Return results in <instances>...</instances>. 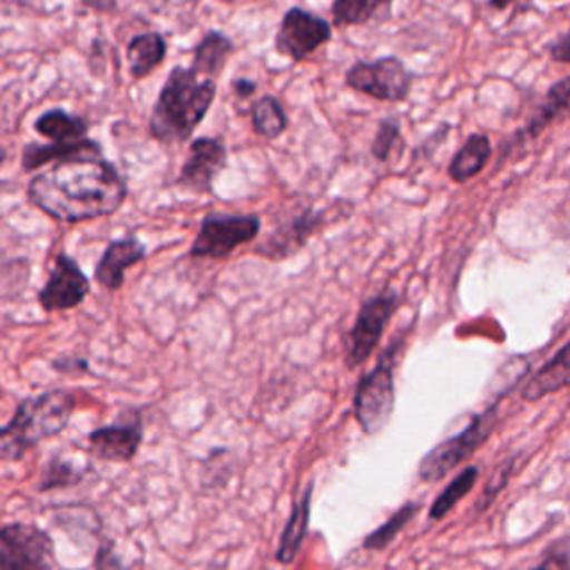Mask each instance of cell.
Listing matches in <instances>:
<instances>
[{"instance_id":"6da1fadb","label":"cell","mask_w":570,"mask_h":570,"mask_svg":"<svg viewBox=\"0 0 570 570\" xmlns=\"http://www.w3.org/2000/svg\"><path fill=\"white\" fill-rule=\"evenodd\" d=\"M27 198L53 220L82 223L118 212L127 198V183L102 154H80L31 176Z\"/></svg>"},{"instance_id":"7a4b0ae2","label":"cell","mask_w":570,"mask_h":570,"mask_svg":"<svg viewBox=\"0 0 570 570\" xmlns=\"http://www.w3.org/2000/svg\"><path fill=\"white\" fill-rule=\"evenodd\" d=\"M214 98V78H203L191 67H171L149 111V136L165 145L191 140L196 127L212 109Z\"/></svg>"},{"instance_id":"3957f363","label":"cell","mask_w":570,"mask_h":570,"mask_svg":"<svg viewBox=\"0 0 570 570\" xmlns=\"http://www.w3.org/2000/svg\"><path fill=\"white\" fill-rule=\"evenodd\" d=\"M76 407V394L53 387L18 403L9 423L0 428V459L18 461L38 443L60 434Z\"/></svg>"},{"instance_id":"277c9868","label":"cell","mask_w":570,"mask_h":570,"mask_svg":"<svg viewBox=\"0 0 570 570\" xmlns=\"http://www.w3.org/2000/svg\"><path fill=\"white\" fill-rule=\"evenodd\" d=\"M401 343L403 338H396L394 343H390L379 356L376 365L370 372H365L354 387V396H352L354 419L358 421L361 430L367 436L381 434L392 419L394 401H396L394 363H396Z\"/></svg>"},{"instance_id":"5b68a950","label":"cell","mask_w":570,"mask_h":570,"mask_svg":"<svg viewBox=\"0 0 570 570\" xmlns=\"http://www.w3.org/2000/svg\"><path fill=\"white\" fill-rule=\"evenodd\" d=\"M352 207H354L352 200H334L325 209H314V207L305 205L289 218L281 220L267 234L265 240H258L254 245V252L274 263L287 261V258L296 256L314 234H318L325 225H330V220H334L336 214L347 216V214H341V209L352 212Z\"/></svg>"},{"instance_id":"8992f818","label":"cell","mask_w":570,"mask_h":570,"mask_svg":"<svg viewBox=\"0 0 570 570\" xmlns=\"http://www.w3.org/2000/svg\"><path fill=\"white\" fill-rule=\"evenodd\" d=\"M261 227L258 214L207 212L189 245V258H229L238 247L254 243L261 236Z\"/></svg>"},{"instance_id":"52a82bcc","label":"cell","mask_w":570,"mask_h":570,"mask_svg":"<svg viewBox=\"0 0 570 570\" xmlns=\"http://www.w3.org/2000/svg\"><path fill=\"white\" fill-rule=\"evenodd\" d=\"M499 403H492L483 412H479L461 432L434 445L419 463V479L425 483H436L454 468H459L468 456H472L481 443L488 441L497 425Z\"/></svg>"},{"instance_id":"ba28073f","label":"cell","mask_w":570,"mask_h":570,"mask_svg":"<svg viewBox=\"0 0 570 570\" xmlns=\"http://www.w3.org/2000/svg\"><path fill=\"white\" fill-rule=\"evenodd\" d=\"M414 73L399 56H379L374 60H356L345 71V85L363 96L381 102H403L410 96Z\"/></svg>"},{"instance_id":"9c48e42d","label":"cell","mask_w":570,"mask_h":570,"mask_svg":"<svg viewBox=\"0 0 570 570\" xmlns=\"http://www.w3.org/2000/svg\"><path fill=\"white\" fill-rule=\"evenodd\" d=\"M399 305L401 296L394 289H385L361 303L345 336V365L350 370L363 365L372 356Z\"/></svg>"},{"instance_id":"30bf717a","label":"cell","mask_w":570,"mask_h":570,"mask_svg":"<svg viewBox=\"0 0 570 570\" xmlns=\"http://www.w3.org/2000/svg\"><path fill=\"white\" fill-rule=\"evenodd\" d=\"M53 541L36 523L0 525V570H53Z\"/></svg>"},{"instance_id":"8fae6325","label":"cell","mask_w":570,"mask_h":570,"mask_svg":"<svg viewBox=\"0 0 570 570\" xmlns=\"http://www.w3.org/2000/svg\"><path fill=\"white\" fill-rule=\"evenodd\" d=\"M332 40V24L318 13L303 7H289L274 33L276 53L292 62H301Z\"/></svg>"},{"instance_id":"7c38bea8","label":"cell","mask_w":570,"mask_h":570,"mask_svg":"<svg viewBox=\"0 0 570 570\" xmlns=\"http://www.w3.org/2000/svg\"><path fill=\"white\" fill-rule=\"evenodd\" d=\"M91 292L89 276L67 252H58L47 283L38 292V305L45 312H67L78 307Z\"/></svg>"},{"instance_id":"4fadbf2b","label":"cell","mask_w":570,"mask_h":570,"mask_svg":"<svg viewBox=\"0 0 570 570\" xmlns=\"http://www.w3.org/2000/svg\"><path fill=\"white\" fill-rule=\"evenodd\" d=\"M227 167V147L218 136H198L189 140L187 158L176 176V185L196 194H212L214 180Z\"/></svg>"},{"instance_id":"5bb4252c","label":"cell","mask_w":570,"mask_h":570,"mask_svg":"<svg viewBox=\"0 0 570 570\" xmlns=\"http://www.w3.org/2000/svg\"><path fill=\"white\" fill-rule=\"evenodd\" d=\"M89 452L100 461L127 463L142 443V416L138 410L122 412L114 423L100 425L87 434Z\"/></svg>"},{"instance_id":"9a60e30c","label":"cell","mask_w":570,"mask_h":570,"mask_svg":"<svg viewBox=\"0 0 570 570\" xmlns=\"http://www.w3.org/2000/svg\"><path fill=\"white\" fill-rule=\"evenodd\" d=\"M147 258V247L145 243L134 236H120L107 243L102 249L96 267H94V278L100 287L109 292H118L125 285V272Z\"/></svg>"},{"instance_id":"2e32d148","label":"cell","mask_w":570,"mask_h":570,"mask_svg":"<svg viewBox=\"0 0 570 570\" xmlns=\"http://www.w3.org/2000/svg\"><path fill=\"white\" fill-rule=\"evenodd\" d=\"M127 69L134 80H142L154 73L167 58V40L160 31H140L129 38L125 47Z\"/></svg>"},{"instance_id":"e0dca14e","label":"cell","mask_w":570,"mask_h":570,"mask_svg":"<svg viewBox=\"0 0 570 570\" xmlns=\"http://www.w3.org/2000/svg\"><path fill=\"white\" fill-rule=\"evenodd\" d=\"M492 158V142L485 131H472L448 163V176L461 185L479 176Z\"/></svg>"},{"instance_id":"ac0fdd59","label":"cell","mask_w":570,"mask_h":570,"mask_svg":"<svg viewBox=\"0 0 570 570\" xmlns=\"http://www.w3.org/2000/svg\"><path fill=\"white\" fill-rule=\"evenodd\" d=\"M312 490L314 485L307 483L303 494L294 501L292 512L283 525L278 548H276V561L278 563H292L303 546V539L309 530V514H312Z\"/></svg>"},{"instance_id":"d6986e66","label":"cell","mask_w":570,"mask_h":570,"mask_svg":"<svg viewBox=\"0 0 570 570\" xmlns=\"http://www.w3.org/2000/svg\"><path fill=\"white\" fill-rule=\"evenodd\" d=\"M100 142L94 138H80V140H67V142H29L22 149L20 167L24 171H36L45 165H51L56 160L80 156V154H100Z\"/></svg>"},{"instance_id":"ffe728a7","label":"cell","mask_w":570,"mask_h":570,"mask_svg":"<svg viewBox=\"0 0 570 570\" xmlns=\"http://www.w3.org/2000/svg\"><path fill=\"white\" fill-rule=\"evenodd\" d=\"M232 53H234V40L227 33L212 29L196 42L189 67L203 78L218 80Z\"/></svg>"},{"instance_id":"44dd1931","label":"cell","mask_w":570,"mask_h":570,"mask_svg":"<svg viewBox=\"0 0 570 570\" xmlns=\"http://www.w3.org/2000/svg\"><path fill=\"white\" fill-rule=\"evenodd\" d=\"M394 0H334L330 7L332 29L361 27L370 22H383L392 13Z\"/></svg>"},{"instance_id":"7402d4cb","label":"cell","mask_w":570,"mask_h":570,"mask_svg":"<svg viewBox=\"0 0 570 570\" xmlns=\"http://www.w3.org/2000/svg\"><path fill=\"white\" fill-rule=\"evenodd\" d=\"M570 102V78L563 76L559 78L543 96V100L539 102V107L534 109V114L528 118L525 127L519 131V136H514L517 140H532L537 138L552 120H557L559 116L566 114Z\"/></svg>"},{"instance_id":"603a6c76","label":"cell","mask_w":570,"mask_h":570,"mask_svg":"<svg viewBox=\"0 0 570 570\" xmlns=\"http://www.w3.org/2000/svg\"><path fill=\"white\" fill-rule=\"evenodd\" d=\"M568 343H563L557 354L548 363H543L525 383V387L521 390L523 401H539L552 392L568 387Z\"/></svg>"},{"instance_id":"cb8c5ba5","label":"cell","mask_w":570,"mask_h":570,"mask_svg":"<svg viewBox=\"0 0 570 570\" xmlns=\"http://www.w3.org/2000/svg\"><path fill=\"white\" fill-rule=\"evenodd\" d=\"M33 129L49 138L51 142H67V140H80L87 138L89 131V122L82 116L69 114L60 107L56 109H47L42 111L36 120H33Z\"/></svg>"},{"instance_id":"d4e9b609","label":"cell","mask_w":570,"mask_h":570,"mask_svg":"<svg viewBox=\"0 0 570 570\" xmlns=\"http://www.w3.org/2000/svg\"><path fill=\"white\" fill-rule=\"evenodd\" d=\"M249 122H252L254 134H258L261 138H267V140H276L285 134L289 118H287L283 102L276 96L265 94L249 102Z\"/></svg>"},{"instance_id":"484cf974","label":"cell","mask_w":570,"mask_h":570,"mask_svg":"<svg viewBox=\"0 0 570 570\" xmlns=\"http://www.w3.org/2000/svg\"><path fill=\"white\" fill-rule=\"evenodd\" d=\"M416 512H419V503H414V501L403 503V505H401L396 512H392L379 528H374L372 532L365 534L361 548H363V550H370V552H381V550H385V548L396 539V534L414 519Z\"/></svg>"},{"instance_id":"4316f807","label":"cell","mask_w":570,"mask_h":570,"mask_svg":"<svg viewBox=\"0 0 570 570\" xmlns=\"http://www.w3.org/2000/svg\"><path fill=\"white\" fill-rule=\"evenodd\" d=\"M403 129H401V118L396 114H387L379 120L374 138L370 142V154L379 163H390L403 151Z\"/></svg>"},{"instance_id":"83f0119b","label":"cell","mask_w":570,"mask_h":570,"mask_svg":"<svg viewBox=\"0 0 570 570\" xmlns=\"http://www.w3.org/2000/svg\"><path fill=\"white\" fill-rule=\"evenodd\" d=\"M476 479H479V468H474V465L463 468V470L439 492V497L432 501V505H430V519H432V521H441L465 494H470V490L474 488Z\"/></svg>"},{"instance_id":"f1b7e54d","label":"cell","mask_w":570,"mask_h":570,"mask_svg":"<svg viewBox=\"0 0 570 570\" xmlns=\"http://www.w3.org/2000/svg\"><path fill=\"white\" fill-rule=\"evenodd\" d=\"M89 472V468H78L73 461L56 454L51 456L45 468H42V476L38 481V490L47 492V490H58V488H69V485H78L85 474Z\"/></svg>"},{"instance_id":"f546056e","label":"cell","mask_w":570,"mask_h":570,"mask_svg":"<svg viewBox=\"0 0 570 570\" xmlns=\"http://www.w3.org/2000/svg\"><path fill=\"white\" fill-rule=\"evenodd\" d=\"M568 537H559L543 554V559L532 570H570L568 563Z\"/></svg>"},{"instance_id":"4dcf8cb0","label":"cell","mask_w":570,"mask_h":570,"mask_svg":"<svg viewBox=\"0 0 570 570\" xmlns=\"http://www.w3.org/2000/svg\"><path fill=\"white\" fill-rule=\"evenodd\" d=\"M94 570H129V566L116 552L114 541L102 539L96 550V557H94Z\"/></svg>"},{"instance_id":"1f68e13d","label":"cell","mask_w":570,"mask_h":570,"mask_svg":"<svg viewBox=\"0 0 570 570\" xmlns=\"http://www.w3.org/2000/svg\"><path fill=\"white\" fill-rule=\"evenodd\" d=\"M548 53L554 62H561V65L570 62V33L566 29L548 45Z\"/></svg>"},{"instance_id":"d6a6232c","label":"cell","mask_w":570,"mask_h":570,"mask_svg":"<svg viewBox=\"0 0 570 570\" xmlns=\"http://www.w3.org/2000/svg\"><path fill=\"white\" fill-rule=\"evenodd\" d=\"M232 94L236 100H252L256 94V82L252 78H234Z\"/></svg>"},{"instance_id":"836d02e7","label":"cell","mask_w":570,"mask_h":570,"mask_svg":"<svg viewBox=\"0 0 570 570\" xmlns=\"http://www.w3.org/2000/svg\"><path fill=\"white\" fill-rule=\"evenodd\" d=\"M53 367L62 370V372H87L89 370L85 358H58V361H53Z\"/></svg>"},{"instance_id":"e575fe53","label":"cell","mask_w":570,"mask_h":570,"mask_svg":"<svg viewBox=\"0 0 570 570\" xmlns=\"http://www.w3.org/2000/svg\"><path fill=\"white\" fill-rule=\"evenodd\" d=\"M80 2L94 11H114L118 4V0H80Z\"/></svg>"},{"instance_id":"d590c367","label":"cell","mask_w":570,"mask_h":570,"mask_svg":"<svg viewBox=\"0 0 570 570\" xmlns=\"http://www.w3.org/2000/svg\"><path fill=\"white\" fill-rule=\"evenodd\" d=\"M510 2H512V0H490V7L497 9V11H503V9L510 7Z\"/></svg>"},{"instance_id":"8d00e7d4","label":"cell","mask_w":570,"mask_h":570,"mask_svg":"<svg viewBox=\"0 0 570 570\" xmlns=\"http://www.w3.org/2000/svg\"><path fill=\"white\" fill-rule=\"evenodd\" d=\"M7 160V149L0 145V165Z\"/></svg>"}]
</instances>
